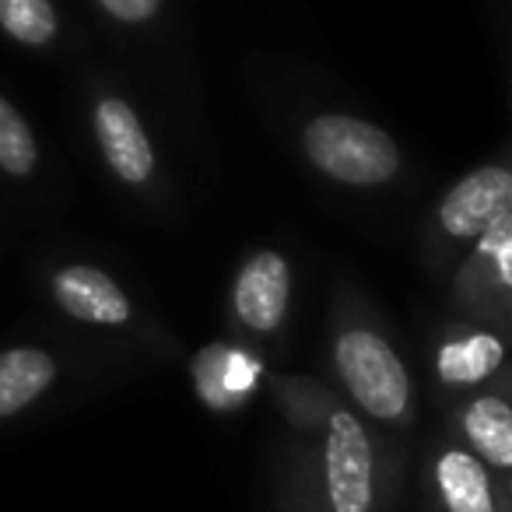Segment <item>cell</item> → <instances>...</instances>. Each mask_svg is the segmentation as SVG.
Masks as SVG:
<instances>
[{
	"label": "cell",
	"mask_w": 512,
	"mask_h": 512,
	"mask_svg": "<svg viewBox=\"0 0 512 512\" xmlns=\"http://www.w3.org/2000/svg\"><path fill=\"white\" fill-rule=\"evenodd\" d=\"M302 418L320 428V453L309 470V488L323 512H390V477L383 456L365 428V421L348 407H330Z\"/></svg>",
	"instance_id": "obj_1"
},
{
	"label": "cell",
	"mask_w": 512,
	"mask_h": 512,
	"mask_svg": "<svg viewBox=\"0 0 512 512\" xmlns=\"http://www.w3.org/2000/svg\"><path fill=\"white\" fill-rule=\"evenodd\" d=\"M337 376L358 407L383 425L411 418V376L400 355L372 330H348L334 344Z\"/></svg>",
	"instance_id": "obj_2"
},
{
	"label": "cell",
	"mask_w": 512,
	"mask_h": 512,
	"mask_svg": "<svg viewBox=\"0 0 512 512\" xmlns=\"http://www.w3.org/2000/svg\"><path fill=\"white\" fill-rule=\"evenodd\" d=\"M302 141L316 169L351 186L390 183L400 169V151L393 137L376 123L355 120V116H316Z\"/></svg>",
	"instance_id": "obj_3"
},
{
	"label": "cell",
	"mask_w": 512,
	"mask_h": 512,
	"mask_svg": "<svg viewBox=\"0 0 512 512\" xmlns=\"http://www.w3.org/2000/svg\"><path fill=\"white\" fill-rule=\"evenodd\" d=\"M428 512H512L509 481L463 446H442L425 467Z\"/></svg>",
	"instance_id": "obj_4"
},
{
	"label": "cell",
	"mask_w": 512,
	"mask_h": 512,
	"mask_svg": "<svg viewBox=\"0 0 512 512\" xmlns=\"http://www.w3.org/2000/svg\"><path fill=\"white\" fill-rule=\"evenodd\" d=\"M288 295H292V271L288 260L274 249H264L246 260L235 281V313L242 316L256 334H274L288 313Z\"/></svg>",
	"instance_id": "obj_5"
},
{
	"label": "cell",
	"mask_w": 512,
	"mask_h": 512,
	"mask_svg": "<svg viewBox=\"0 0 512 512\" xmlns=\"http://www.w3.org/2000/svg\"><path fill=\"white\" fill-rule=\"evenodd\" d=\"M512 207V172L502 165H484V169L463 176L446 193L439 207V221L456 239H474L488 228L495 214Z\"/></svg>",
	"instance_id": "obj_6"
},
{
	"label": "cell",
	"mask_w": 512,
	"mask_h": 512,
	"mask_svg": "<svg viewBox=\"0 0 512 512\" xmlns=\"http://www.w3.org/2000/svg\"><path fill=\"white\" fill-rule=\"evenodd\" d=\"M95 134L113 172L127 183H144L155 169V151L137 113L123 99H102L95 109Z\"/></svg>",
	"instance_id": "obj_7"
},
{
	"label": "cell",
	"mask_w": 512,
	"mask_h": 512,
	"mask_svg": "<svg viewBox=\"0 0 512 512\" xmlns=\"http://www.w3.org/2000/svg\"><path fill=\"white\" fill-rule=\"evenodd\" d=\"M53 292L74 320L102 323V327H120L130 320V299L99 267H64L53 281Z\"/></svg>",
	"instance_id": "obj_8"
},
{
	"label": "cell",
	"mask_w": 512,
	"mask_h": 512,
	"mask_svg": "<svg viewBox=\"0 0 512 512\" xmlns=\"http://www.w3.org/2000/svg\"><path fill=\"white\" fill-rule=\"evenodd\" d=\"M460 446L474 453L484 467L509 481L512 474V407L505 397L481 393L460 411Z\"/></svg>",
	"instance_id": "obj_9"
},
{
	"label": "cell",
	"mask_w": 512,
	"mask_h": 512,
	"mask_svg": "<svg viewBox=\"0 0 512 512\" xmlns=\"http://www.w3.org/2000/svg\"><path fill=\"white\" fill-rule=\"evenodd\" d=\"M57 379L53 355L39 348H11L0 355V421L32 407Z\"/></svg>",
	"instance_id": "obj_10"
},
{
	"label": "cell",
	"mask_w": 512,
	"mask_h": 512,
	"mask_svg": "<svg viewBox=\"0 0 512 512\" xmlns=\"http://www.w3.org/2000/svg\"><path fill=\"white\" fill-rule=\"evenodd\" d=\"M505 362V348L498 337L491 334H470L463 341L442 344L435 369L446 386H477L491 379Z\"/></svg>",
	"instance_id": "obj_11"
},
{
	"label": "cell",
	"mask_w": 512,
	"mask_h": 512,
	"mask_svg": "<svg viewBox=\"0 0 512 512\" xmlns=\"http://www.w3.org/2000/svg\"><path fill=\"white\" fill-rule=\"evenodd\" d=\"M249 376H253V369L239 365L235 358L221 355V351H207V355L197 358L200 397H204V404L218 407V411H221V407H232L235 400L246 393Z\"/></svg>",
	"instance_id": "obj_12"
},
{
	"label": "cell",
	"mask_w": 512,
	"mask_h": 512,
	"mask_svg": "<svg viewBox=\"0 0 512 512\" xmlns=\"http://www.w3.org/2000/svg\"><path fill=\"white\" fill-rule=\"evenodd\" d=\"M0 29L25 46H46L57 36V11L50 0H0Z\"/></svg>",
	"instance_id": "obj_13"
},
{
	"label": "cell",
	"mask_w": 512,
	"mask_h": 512,
	"mask_svg": "<svg viewBox=\"0 0 512 512\" xmlns=\"http://www.w3.org/2000/svg\"><path fill=\"white\" fill-rule=\"evenodd\" d=\"M36 137L15 106L0 95V169L8 176H29L36 169Z\"/></svg>",
	"instance_id": "obj_14"
},
{
	"label": "cell",
	"mask_w": 512,
	"mask_h": 512,
	"mask_svg": "<svg viewBox=\"0 0 512 512\" xmlns=\"http://www.w3.org/2000/svg\"><path fill=\"white\" fill-rule=\"evenodd\" d=\"M481 249L491 253L498 260V274L509 285L512 281V267H509V249H512V207L488 221V228L481 232Z\"/></svg>",
	"instance_id": "obj_15"
},
{
	"label": "cell",
	"mask_w": 512,
	"mask_h": 512,
	"mask_svg": "<svg viewBox=\"0 0 512 512\" xmlns=\"http://www.w3.org/2000/svg\"><path fill=\"white\" fill-rule=\"evenodd\" d=\"M99 4L113 18H120V22L137 25V22H148V18L155 15L162 0H99Z\"/></svg>",
	"instance_id": "obj_16"
},
{
	"label": "cell",
	"mask_w": 512,
	"mask_h": 512,
	"mask_svg": "<svg viewBox=\"0 0 512 512\" xmlns=\"http://www.w3.org/2000/svg\"><path fill=\"white\" fill-rule=\"evenodd\" d=\"M278 512H323L313 495V488H309V477L302 484H288V491L278 502Z\"/></svg>",
	"instance_id": "obj_17"
}]
</instances>
